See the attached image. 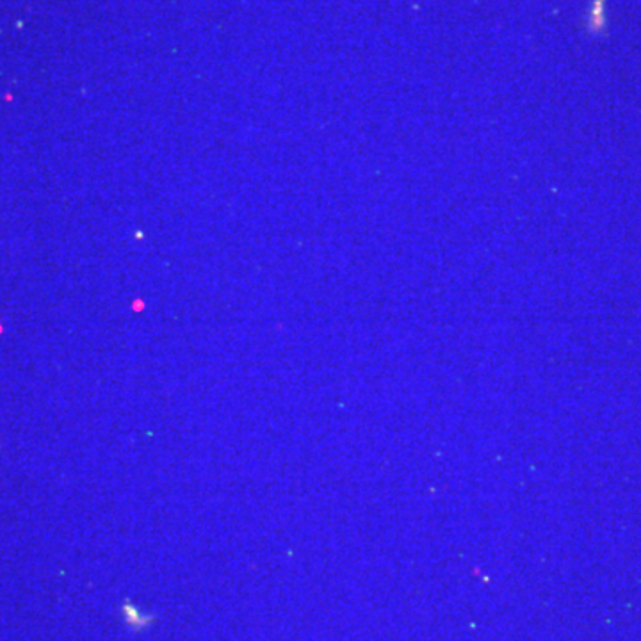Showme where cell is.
<instances>
[{"mask_svg":"<svg viewBox=\"0 0 641 641\" xmlns=\"http://www.w3.org/2000/svg\"><path fill=\"white\" fill-rule=\"evenodd\" d=\"M121 615H123L125 625H128L134 632L145 631V629H148L150 625L155 622V615L143 613V611L138 610L130 600H125V602L121 604Z\"/></svg>","mask_w":641,"mask_h":641,"instance_id":"cell-1","label":"cell"}]
</instances>
